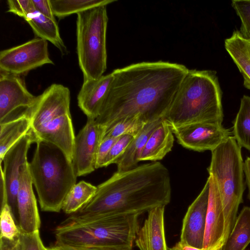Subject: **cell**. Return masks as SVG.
Here are the masks:
<instances>
[{
  "mask_svg": "<svg viewBox=\"0 0 250 250\" xmlns=\"http://www.w3.org/2000/svg\"><path fill=\"white\" fill-rule=\"evenodd\" d=\"M188 70L183 64L162 61L114 70L96 123L104 133L126 117L139 116L147 123L163 119Z\"/></svg>",
  "mask_w": 250,
  "mask_h": 250,
  "instance_id": "cell-1",
  "label": "cell"
},
{
  "mask_svg": "<svg viewBox=\"0 0 250 250\" xmlns=\"http://www.w3.org/2000/svg\"><path fill=\"white\" fill-rule=\"evenodd\" d=\"M97 188L92 199L77 213L141 215L166 207L171 199L169 171L158 162L117 171Z\"/></svg>",
  "mask_w": 250,
  "mask_h": 250,
  "instance_id": "cell-2",
  "label": "cell"
},
{
  "mask_svg": "<svg viewBox=\"0 0 250 250\" xmlns=\"http://www.w3.org/2000/svg\"><path fill=\"white\" fill-rule=\"evenodd\" d=\"M138 214L75 213L54 230V245L132 246L140 228Z\"/></svg>",
  "mask_w": 250,
  "mask_h": 250,
  "instance_id": "cell-3",
  "label": "cell"
},
{
  "mask_svg": "<svg viewBox=\"0 0 250 250\" xmlns=\"http://www.w3.org/2000/svg\"><path fill=\"white\" fill-rule=\"evenodd\" d=\"M221 99L215 71L188 69L163 119L171 129L197 123L222 124Z\"/></svg>",
  "mask_w": 250,
  "mask_h": 250,
  "instance_id": "cell-4",
  "label": "cell"
},
{
  "mask_svg": "<svg viewBox=\"0 0 250 250\" xmlns=\"http://www.w3.org/2000/svg\"><path fill=\"white\" fill-rule=\"evenodd\" d=\"M29 167L42 211L59 212L77 176L72 161L56 145L38 140Z\"/></svg>",
  "mask_w": 250,
  "mask_h": 250,
  "instance_id": "cell-5",
  "label": "cell"
},
{
  "mask_svg": "<svg viewBox=\"0 0 250 250\" xmlns=\"http://www.w3.org/2000/svg\"><path fill=\"white\" fill-rule=\"evenodd\" d=\"M70 103L68 88L54 83L37 96L35 104L27 113L30 119L31 129L38 141L43 140L56 145L72 161L75 135Z\"/></svg>",
  "mask_w": 250,
  "mask_h": 250,
  "instance_id": "cell-6",
  "label": "cell"
},
{
  "mask_svg": "<svg viewBox=\"0 0 250 250\" xmlns=\"http://www.w3.org/2000/svg\"><path fill=\"white\" fill-rule=\"evenodd\" d=\"M209 174L215 178L220 192L225 219V242L235 224L245 189L241 147L233 136L211 151Z\"/></svg>",
  "mask_w": 250,
  "mask_h": 250,
  "instance_id": "cell-7",
  "label": "cell"
},
{
  "mask_svg": "<svg viewBox=\"0 0 250 250\" xmlns=\"http://www.w3.org/2000/svg\"><path fill=\"white\" fill-rule=\"evenodd\" d=\"M107 22L106 6L77 14V52L83 81L99 79L106 69Z\"/></svg>",
  "mask_w": 250,
  "mask_h": 250,
  "instance_id": "cell-8",
  "label": "cell"
},
{
  "mask_svg": "<svg viewBox=\"0 0 250 250\" xmlns=\"http://www.w3.org/2000/svg\"><path fill=\"white\" fill-rule=\"evenodd\" d=\"M45 64H53L47 42L38 38L0 52V71L21 75Z\"/></svg>",
  "mask_w": 250,
  "mask_h": 250,
  "instance_id": "cell-9",
  "label": "cell"
},
{
  "mask_svg": "<svg viewBox=\"0 0 250 250\" xmlns=\"http://www.w3.org/2000/svg\"><path fill=\"white\" fill-rule=\"evenodd\" d=\"M37 99L20 75L0 71V124L26 113Z\"/></svg>",
  "mask_w": 250,
  "mask_h": 250,
  "instance_id": "cell-10",
  "label": "cell"
},
{
  "mask_svg": "<svg viewBox=\"0 0 250 250\" xmlns=\"http://www.w3.org/2000/svg\"><path fill=\"white\" fill-rule=\"evenodd\" d=\"M38 139L30 129L28 132L17 142L5 154L1 163L2 170L7 192L8 205L16 222L18 221L17 195L19 188L21 167L26 164L27 153L30 145Z\"/></svg>",
  "mask_w": 250,
  "mask_h": 250,
  "instance_id": "cell-11",
  "label": "cell"
},
{
  "mask_svg": "<svg viewBox=\"0 0 250 250\" xmlns=\"http://www.w3.org/2000/svg\"><path fill=\"white\" fill-rule=\"evenodd\" d=\"M104 132L95 119L87 118L86 124L75 136L72 162L77 177L96 169L97 155Z\"/></svg>",
  "mask_w": 250,
  "mask_h": 250,
  "instance_id": "cell-12",
  "label": "cell"
},
{
  "mask_svg": "<svg viewBox=\"0 0 250 250\" xmlns=\"http://www.w3.org/2000/svg\"><path fill=\"white\" fill-rule=\"evenodd\" d=\"M177 141L183 147L201 152L211 151L231 135L222 124L197 123L171 129Z\"/></svg>",
  "mask_w": 250,
  "mask_h": 250,
  "instance_id": "cell-13",
  "label": "cell"
},
{
  "mask_svg": "<svg viewBox=\"0 0 250 250\" xmlns=\"http://www.w3.org/2000/svg\"><path fill=\"white\" fill-rule=\"evenodd\" d=\"M209 191L207 180L201 191L188 207L183 220L180 240L192 247L202 249Z\"/></svg>",
  "mask_w": 250,
  "mask_h": 250,
  "instance_id": "cell-14",
  "label": "cell"
},
{
  "mask_svg": "<svg viewBox=\"0 0 250 250\" xmlns=\"http://www.w3.org/2000/svg\"><path fill=\"white\" fill-rule=\"evenodd\" d=\"M33 185L27 162L21 168L17 195L18 226L21 233H32L40 230L41 227V219Z\"/></svg>",
  "mask_w": 250,
  "mask_h": 250,
  "instance_id": "cell-15",
  "label": "cell"
},
{
  "mask_svg": "<svg viewBox=\"0 0 250 250\" xmlns=\"http://www.w3.org/2000/svg\"><path fill=\"white\" fill-rule=\"evenodd\" d=\"M209 191L203 248L220 250L225 243V219L221 198L215 178L209 174Z\"/></svg>",
  "mask_w": 250,
  "mask_h": 250,
  "instance_id": "cell-16",
  "label": "cell"
},
{
  "mask_svg": "<svg viewBox=\"0 0 250 250\" xmlns=\"http://www.w3.org/2000/svg\"><path fill=\"white\" fill-rule=\"evenodd\" d=\"M165 208V206H159L147 212L134 241L139 250H167L164 225Z\"/></svg>",
  "mask_w": 250,
  "mask_h": 250,
  "instance_id": "cell-17",
  "label": "cell"
},
{
  "mask_svg": "<svg viewBox=\"0 0 250 250\" xmlns=\"http://www.w3.org/2000/svg\"><path fill=\"white\" fill-rule=\"evenodd\" d=\"M110 73L97 80L83 81L77 96L78 104L87 118L96 119L113 80Z\"/></svg>",
  "mask_w": 250,
  "mask_h": 250,
  "instance_id": "cell-18",
  "label": "cell"
},
{
  "mask_svg": "<svg viewBox=\"0 0 250 250\" xmlns=\"http://www.w3.org/2000/svg\"><path fill=\"white\" fill-rule=\"evenodd\" d=\"M173 134L169 125L162 119L148 139L140 154L139 161L155 162L163 159L173 146Z\"/></svg>",
  "mask_w": 250,
  "mask_h": 250,
  "instance_id": "cell-19",
  "label": "cell"
},
{
  "mask_svg": "<svg viewBox=\"0 0 250 250\" xmlns=\"http://www.w3.org/2000/svg\"><path fill=\"white\" fill-rule=\"evenodd\" d=\"M38 38L49 41L58 48L62 54L67 48L61 37L56 20L47 18L34 10L24 19Z\"/></svg>",
  "mask_w": 250,
  "mask_h": 250,
  "instance_id": "cell-20",
  "label": "cell"
},
{
  "mask_svg": "<svg viewBox=\"0 0 250 250\" xmlns=\"http://www.w3.org/2000/svg\"><path fill=\"white\" fill-rule=\"evenodd\" d=\"M31 129V121L27 112L13 119L0 124V161L17 142Z\"/></svg>",
  "mask_w": 250,
  "mask_h": 250,
  "instance_id": "cell-21",
  "label": "cell"
},
{
  "mask_svg": "<svg viewBox=\"0 0 250 250\" xmlns=\"http://www.w3.org/2000/svg\"><path fill=\"white\" fill-rule=\"evenodd\" d=\"M225 47L244 78V85L250 89V58L249 55V41L238 31L225 41Z\"/></svg>",
  "mask_w": 250,
  "mask_h": 250,
  "instance_id": "cell-22",
  "label": "cell"
},
{
  "mask_svg": "<svg viewBox=\"0 0 250 250\" xmlns=\"http://www.w3.org/2000/svg\"><path fill=\"white\" fill-rule=\"evenodd\" d=\"M162 119L148 122L134 137L125 153L115 163L117 166V171L127 170L137 166L140 154L148 139Z\"/></svg>",
  "mask_w": 250,
  "mask_h": 250,
  "instance_id": "cell-23",
  "label": "cell"
},
{
  "mask_svg": "<svg viewBox=\"0 0 250 250\" xmlns=\"http://www.w3.org/2000/svg\"><path fill=\"white\" fill-rule=\"evenodd\" d=\"M250 243V208L244 207L220 250H245Z\"/></svg>",
  "mask_w": 250,
  "mask_h": 250,
  "instance_id": "cell-24",
  "label": "cell"
},
{
  "mask_svg": "<svg viewBox=\"0 0 250 250\" xmlns=\"http://www.w3.org/2000/svg\"><path fill=\"white\" fill-rule=\"evenodd\" d=\"M97 188V187L84 181L76 184L65 197L62 210L68 214L78 212L92 199Z\"/></svg>",
  "mask_w": 250,
  "mask_h": 250,
  "instance_id": "cell-25",
  "label": "cell"
},
{
  "mask_svg": "<svg viewBox=\"0 0 250 250\" xmlns=\"http://www.w3.org/2000/svg\"><path fill=\"white\" fill-rule=\"evenodd\" d=\"M233 137L238 145L250 151V97L244 95L233 122Z\"/></svg>",
  "mask_w": 250,
  "mask_h": 250,
  "instance_id": "cell-26",
  "label": "cell"
},
{
  "mask_svg": "<svg viewBox=\"0 0 250 250\" xmlns=\"http://www.w3.org/2000/svg\"><path fill=\"white\" fill-rule=\"evenodd\" d=\"M114 1L115 0H50L53 13L59 19L94 7L106 6Z\"/></svg>",
  "mask_w": 250,
  "mask_h": 250,
  "instance_id": "cell-27",
  "label": "cell"
},
{
  "mask_svg": "<svg viewBox=\"0 0 250 250\" xmlns=\"http://www.w3.org/2000/svg\"><path fill=\"white\" fill-rule=\"evenodd\" d=\"M147 123H148L139 116L124 118L106 130L103 135V139L106 137L118 138L125 135L135 137Z\"/></svg>",
  "mask_w": 250,
  "mask_h": 250,
  "instance_id": "cell-28",
  "label": "cell"
},
{
  "mask_svg": "<svg viewBox=\"0 0 250 250\" xmlns=\"http://www.w3.org/2000/svg\"><path fill=\"white\" fill-rule=\"evenodd\" d=\"M8 204L1 208L0 238L13 240L19 237L21 231Z\"/></svg>",
  "mask_w": 250,
  "mask_h": 250,
  "instance_id": "cell-29",
  "label": "cell"
},
{
  "mask_svg": "<svg viewBox=\"0 0 250 250\" xmlns=\"http://www.w3.org/2000/svg\"><path fill=\"white\" fill-rule=\"evenodd\" d=\"M231 5L240 18L239 32L248 41L250 40V0H233Z\"/></svg>",
  "mask_w": 250,
  "mask_h": 250,
  "instance_id": "cell-30",
  "label": "cell"
},
{
  "mask_svg": "<svg viewBox=\"0 0 250 250\" xmlns=\"http://www.w3.org/2000/svg\"><path fill=\"white\" fill-rule=\"evenodd\" d=\"M134 137L129 135L119 137L104 160L102 167H107L112 164H115L125 153Z\"/></svg>",
  "mask_w": 250,
  "mask_h": 250,
  "instance_id": "cell-31",
  "label": "cell"
},
{
  "mask_svg": "<svg viewBox=\"0 0 250 250\" xmlns=\"http://www.w3.org/2000/svg\"><path fill=\"white\" fill-rule=\"evenodd\" d=\"M20 250H48L41 239L40 230L32 233H21L19 236Z\"/></svg>",
  "mask_w": 250,
  "mask_h": 250,
  "instance_id": "cell-32",
  "label": "cell"
},
{
  "mask_svg": "<svg viewBox=\"0 0 250 250\" xmlns=\"http://www.w3.org/2000/svg\"><path fill=\"white\" fill-rule=\"evenodd\" d=\"M8 12L12 13L24 19L34 11L32 0H8Z\"/></svg>",
  "mask_w": 250,
  "mask_h": 250,
  "instance_id": "cell-33",
  "label": "cell"
},
{
  "mask_svg": "<svg viewBox=\"0 0 250 250\" xmlns=\"http://www.w3.org/2000/svg\"><path fill=\"white\" fill-rule=\"evenodd\" d=\"M48 250H132V247L129 246H98L92 245L83 247H67L54 245L47 248Z\"/></svg>",
  "mask_w": 250,
  "mask_h": 250,
  "instance_id": "cell-34",
  "label": "cell"
},
{
  "mask_svg": "<svg viewBox=\"0 0 250 250\" xmlns=\"http://www.w3.org/2000/svg\"><path fill=\"white\" fill-rule=\"evenodd\" d=\"M118 138L106 137L102 139L97 155L96 169L102 167L104 160Z\"/></svg>",
  "mask_w": 250,
  "mask_h": 250,
  "instance_id": "cell-35",
  "label": "cell"
},
{
  "mask_svg": "<svg viewBox=\"0 0 250 250\" xmlns=\"http://www.w3.org/2000/svg\"><path fill=\"white\" fill-rule=\"evenodd\" d=\"M34 9L45 17L55 20L50 0H32Z\"/></svg>",
  "mask_w": 250,
  "mask_h": 250,
  "instance_id": "cell-36",
  "label": "cell"
},
{
  "mask_svg": "<svg viewBox=\"0 0 250 250\" xmlns=\"http://www.w3.org/2000/svg\"><path fill=\"white\" fill-rule=\"evenodd\" d=\"M0 250H20L19 237L13 240L0 238Z\"/></svg>",
  "mask_w": 250,
  "mask_h": 250,
  "instance_id": "cell-37",
  "label": "cell"
},
{
  "mask_svg": "<svg viewBox=\"0 0 250 250\" xmlns=\"http://www.w3.org/2000/svg\"><path fill=\"white\" fill-rule=\"evenodd\" d=\"M0 196L1 208L8 204L7 192L5 179L2 170L0 169Z\"/></svg>",
  "mask_w": 250,
  "mask_h": 250,
  "instance_id": "cell-38",
  "label": "cell"
},
{
  "mask_svg": "<svg viewBox=\"0 0 250 250\" xmlns=\"http://www.w3.org/2000/svg\"><path fill=\"white\" fill-rule=\"evenodd\" d=\"M243 169L249 189L248 198L250 201V157H247L244 162Z\"/></svg>",
  "mask_w": 250,
  "mask_h": 250,
  "instance_id": "cell-39",
  "label": "cell"
},
{
  "mask_svg": "<svg viewBox=\"0 0 250 250\" xmlns=\"http://www.w3.org/2000/svg\"><path fill=\"white\" fill-rule=\"evenodd\" d=\"M169 250H207L206 249H199L195 248L183 243L179 241L177 242Z\"/></svg>",
  "mask_w": 250,
  "mask_h": 250,
  "instance_id": "cell-40",
  "label": "cell"
},
{
  "mask_svg": "<svg viewBox=\"0 0 250 250\" xmlns=\"http://www.w3.org/2000/svg\"><path fill=\"white\" fill-rule=\"evenodd\" d=\"M248 41H249V50H248V52H249V57H250V40Z\"/></svg>",
  "mask_w": 250,
  "mask_h": 250,
  "instance_id": "cell-41",
  "label": "cell"
},
{
  "mask_svg": "<svg viewBox=\"0 0 250 250\" xmlns=\"http://www.w3.org/2000/svg\"><path fill=\"white\" fill-rule=\"evenodd\" d=\"M48 250V249H47Z\"/></svg>",
  "mask_w": 250,
  "mask_h": 250,
  "instance_id": "cell-42",
  "label": "cell"
}]
</instances>
